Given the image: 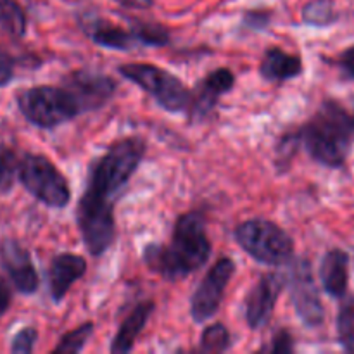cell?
<instances>
[{
  "label": "cell",
  "mask_w": 354,
  "mask_h": 354,
  "mask_svg": "<svg viewBox=\"0 0 354 354\" xmlns=\"http://www.w3.org/2000/svg\"><path fill=\"white\" fill-rule=\"evenodd\" d=\"M145 149L142 138H123L90 166L86 190L76 207V221L85 248L95 258L113 245L116 237L114 197L137 171Z\"/></svg>",
  "instance_id": "1"
},
{
  "label": "cell",
  "mask_w": 354,
  "mask_h": 354,
  "mask_svg": "<svg viewBox=\"0 0 354 354\" xmlns=\"http://www.w3.org/2000/svg\"><path fill=\"white\" fill-rule=\"evenodd\" d=\"M211 256L206 221L201 213H187L176 220L168 245L149 244L144 251L145 265L166 280H182L197 272Z\"/></svg>",
  "instance_id": "2"
},
{
  "label": "cell",
  "mask_w": 354,
  "mask_h": 354,
  "mask_svg": "<svg viewBox=\"0 0 354 354\" xmlns=\"http://www.w3.org/2000/svg\"><path fill=\"white\" fill-rule=\"evenodd\" d=\"M299 142L308 154L327 168L344 166L354 138V116L337 102L322 104L313 118L301 128Z\"/></svg>",
  "instance_id": "3"
},
{
  "label": "cell",
  "mask_w": 354,
  "mask_h": 354,
  "mask_svg": "<svg viewBox=\"0 0 354 354\" xmlns=\"http://www.w3.org/2000/svg\"><path fill=\"white\" fill-rule=\"evenodd\" d=\"M17 107L35 127L50 128L71 121L82 114L78 100L66 86H33L17 93Z\"/></svg>",
  "instance_id": "4"
},
{
  "label": "cell",
  "mask_w": 354,
  "mask_h": 354,
  "mask_svg": "<svg viewBox=\"0 0 354 354\" xmlns=\"http://www.w3.org/2000/svg\"><path fill=\"white\" fill-rule=\"evenodd\" d=\"M235 241L263 265H286L294 256V242L279 225L268 220H248L235 228Z\"/></svg>",
  "instance_id": "5"
},
{
  "label": "cell",
  "mask_w": 354,
  "mask_h": 354,
  "mask_svg": "<svg viewBox=\"0 0 354 354\" xmlns=\"http://www.w3.org/2000/svg\"><path fill=\"white\" fill-rule=\"evenodd\" d=\"M118 71L124 80L144 88L165 111L182 113V111L190 109V102H192L190 90L183 85L182 80L166 69L154 64L131 62V64L120 66Z\"/></svg>",
  "instance_id": "6"
},
{
  "label": "cell",
  "mask_w": 354,
  "mask_h": 354,
  "mask_svg": "<svg viewBox=\"0 0 354 354\" xmlns=\"http://www.w3.org/2000/svg\"><path fill=\"white\" fill-rule=\"evenodd\" d=\"M19 182L35 199L48 207H64L71 201L68 180L41 154H26L21 159Z\"/></svg>",
  "instance_id": "7"
},
{
  "label": "cell",
  "mask_w": 354,
  "mask_h": 354,
  "mask_svg": "<svg viewBox=\"0 0 354 354\" xmlns=\"http://www.w3.org/2000/svg\"><path fill=\"white\" fill-rule=\"evenodd\" d=\"M290 297L301 318L306 327H320L325 322V308L318 294L317 283H315L313 268L308 259H299L292 266L290 272Z\"/></svg>",
  "instance_id": "8"
},
{
  "label": "cell",
  "mask_w": 354,
  "mask_h": 354,
  "mask_svg": "<svg viewBox=\"0 0 354 354\" xmlns=\"http://www.w3.org/2000/svg\"><path fill=\"white\" fill-rule=\"evenodd\" d=\"M234 270L235 263L230 258H221L214 263V266L207 272V275L204 277L192 296L190 315H192L194 322L204 324L216 315L218 308L223 301L228 282L234 275Z\"/></svg>",
  "instance_id": "9"
},
{
  "label": "cell",
  "mask_w": 354,
  "mask_h": 354,
  "mask_svg": "<svg viewBox=\"0 0 354 354\" xmlns=\"http://www.w3.org/2000/svg\"><path fill=\"white\" fill-rule=\"evenodd\" d=\"M62 86H66L75 95L83 113H86V111L99 109L109 102L116 90V82L100 73L80 69L66 76Z\"/></svg>",
  "instance_id": "10"
},
{
  "label": "cell",
  "mask_w": 354,
  "mask_h": 354,
  "mask_svg": "<svg viewBox=\"0 0 354 354\" xmlns=\"http://www.w3.org/2000/svg\"><path fill=\"white\" fill-rule=\"evenodd\" d=\"M286 279L279 273H266L256 282L245 297V322L252 330L265 327L272 318Z\"/></svg>",
  "instance_id": "11"
},
{
  "label": "cell",
  "mask_w": 354,
  "mask_h": 354,
  "mask_svg": "<svg viewBox=\"0 0 354 354\" xmlns=\"http://www.w3.org/2000/svg\"><path fill=\"white\" fill-rule=\"evenodd\" d=\"M0 261L14 287L23 294H33L38 289V275L30 252L14 241H6L0 245Z\"/></svg>",
  "instance_id": "12"
},
{
  "label": "cell",
  "mask_w": 354,
  "mask_h": 354,
  "mask_svg": "<svg viewBox=\"0 0 354 354\" xmlns=\"http://www.w3.org/2000/svg\"><path fill=\"white\" fill-rule=\"evenodd\" d=\"M235 83V76L230 69L220 68L206 76L197 85L196 92L192 93L190 102V114L194 118H206L211 111L216 107L221 95L230 92Z\"/></svg>",
  "instance_id": "13"
},
{
  "label": "cell",
  "mask_w": 354,
  "mask_h": 354,
  "mask_svg": "<svg viewBox=\"0 0 354 354\" xmlns=\"http://www.w3.org/2000/svg\"><path fill=\"white\" fill-rule=\"evenodd\" d=\"M86 272V261L80 254L62 252L52 259L48 266V289L55 303H61L76 280Z\"/></svg>",
  "instance_id": "14"
},
{
  "label": "cell",
  "mask_w": 354,
  "mask_h": 354,
  "mask_svg": "<svg viewBox=\"0 0 354 354\" xmlns=\"http://www.w3.org/2000/svg\"><path fill=\"white\" fill-rule=\"evenodd\" d=\"M320 280L325 292L334 299H342L348 294L349 254L342 249H330L320 265Z\"/></svg>",
  "instance_id": "15"
},
{
  "label": "cell",
  "mask_w": 354,
  "mask_h": 354,
  "mask_svg": "<svg viewBox=\"0 0 354 354\" xmlns=\"http://www.w3.org/2000/svg\"><path fill=\"white\" fill-rule=\"evenodd\" d=\"M259 73L270 82H287L303 73V61L299 55L287 54L282 48L272 47L263 57Z\"/></svg>",
  "instance_id": "16"
},
{
  "label": "cell",
  "mask_w": 354,
  "mask_h": 354,
  "mask_svg": "<svg viewBox=\"0 0 354 354\" xmlns=\"http://www.w3.org/2000/svg\"><path fill=\"white\" fill-rule=\"evenodd\" d=\"M152 310H154V303H152V301H145V303L138 304V306L128 315L127 320L121 324L113 344H111V353L124 354L130 353L131 349H133L135 341H137V337L140 335V332L144 330L145 324H147V320L151 318Z\"/></svg>",
  "instance_id": "17"
},
{
  "label": "cell",
  "mask_w": 354,
  "mask_h": 354,
  "mask_svg": "<svg viewBox=\"0 0 354 354\" xmlns=\"http://www.w3.org/2000/svg\"><path fill=\"white\" fill-rule=\"evenodd\" d=\"M88 35L97 45L104 48H113V50H131L137 45H140L133 31L123 30V28L114 26V24L102 19L93 21Z\"/></svg>",
  "instance_id": "18"
},
{
  "label": "cell",
  "mask_w": 354,
  "mask_h": 354,
  "mask_svg": "<svg viewBox=\"0 0 354 354\" xmlns=\"http://www.w3.org/2000/svg\"><path fill=\"white\" fill-rule=\"evenodd\" d=\"M339 344L348 353H354V296L346 294L337 313Z\"/></svg>",
  "instance_id": "19"
},
{
  "label": "cell",
  "mask_w": 354,
  "mask_h": 354,
  "mask_svg": "<svg viewBox=\"0 0 354 354\" xmlns=\"http://www.w3.org/2000/svg\"><path fill=\"white\" fill-rule=\"evenodd\" d=\"M304 23L313 26H328L337 23L339 12L334 0H311L303 9Z\"/></svg>",
  "instance_id": "20"
},
{
  "label": "cell",
  "mask_w": 354,
  "mask_h": 354,
  "mask_svg": "<svg viewBox=\"0 0 354 354\" xmlns=\"http://www.w3.org/2000/svg\"><path fill=\"white\" fill-rule=\"evenodd\" d=\"M0 26L12 37L26 33V16L14 0H0Z\"/></svg>",
  "instance_id": "21"
},
{
  "label": "cell",
  "mask_w": 354,
  "mask_h": 354,
  "mask_svg": "<svg viewBox=\"0 0 354 354\" xmlns=\"http://www.w3.org/2000/svg\"><path fill=\"white\" fill-rule=\"evenodd\" d=\"M131 31L137 37L138 44L147 45V47H165L169 44V33L166 28L158 23H144L137 21L131 24Z\"/></svg>",
  "instance_id": "22"
},
{
  "label": "cell",
  "mask_w": 354,
  "mask_h": 354,
  "mask_svg": "<svg viewBox=\"0 0 354 354\" xmlns=\"http://www.w3.org/2000/svg\"><path fill=\"white\" fill-rule=\"evenodd\" d=\"M92 334H93V324L86 322V324L76 327L75 330L62 335L59 344L54 348V353H64V354L80 353L86 346L88 339L92 337Z\"/></svg>",
  "instance_id": "23"
},
{
  "label": "cell",
  "mask_w": 354,
  "mask_h": 354,
  "mask_svg": "<svg viewBox=\"0 0 354 354\" xmlns=\"http://www.w3.org/2000/svg\"><path fill=\"white\" fill-rule=\"evenodd\" d=\"M230 348V334L225 325L214 324L204 328L201 335V351L204 353H223Z\"/></svg>",
  "instance_id": "24"
},
{
  "label": "cell",
  "mask_w": 354,
  "mask_h": 354,
  "mask_svg": "<svg viewBox=\"0 0 354 354\" xmlns=\"http://www.w3.org/2000/svg\"><path fill=\"white\" fill-rule=\"evenodd\" d=\"M19 158L9 147H0V192L12 189L14 180L19 176Z\"/></svg>",
  "instance_id": "25"
},
{
  "label": "cell",
  "mask_w": 354,
  "mask_h": 354,
  "mask_svg": "<svg viewBox=\"0 0 354 354\" xmlns=\"http://www.w3.org/2000/svg\"><path fill=\"white\" fill-rule=\"evenodd\" d=\"M38 339L37 328L26 327L23 330L17 332L12 339V346H10V351L16 354H30L33 351L35 342Z\"/></svg>",
  "instance_id": "26"
},
{
  "label": "cell",
  "mask_w": 354,
  "mask_h": 354,
  "mask_svg": "<svg viewBox=\"0 0 354 354\" xmlns=\"http://www.w3.org/2000/svg\"><path fill=\"white\" fill-rule=\"evenodd\" d=\"M263 351L266 353H273V354H279V353H294V339L290 335L289 330H279L273 339L270 341V346L263 348Z\"/></svg>",
  "instance_id": "27"
},
{
  "label": "cell",
  "mask_w": 354,
  "mask_h": 354,
  "mask_svg": "<svg viewBox=\"0 0 354 354\" xmlns=\"http://www.w3.org/2000/svg\"><path fill=\"white\" fill-rule=\"evenodd\" d=\"M337 66V69L341 71V76L349 82H354V45L346 48L342 54H339V57L334 62Z\"/></svg>",
  "instance_id": "28"
},
{
  "label": "cell",
  "mask_w": 354,
  "mask_h": 354,
  "mask_svg": "<svg viewBox=\"0 0 354 354\" xmlns=\"http://www.w3.org/2000/svg\"><path fill=\"white\" fill-rule=\"evenodd\" d=\"M270 17H272V14L268 10H251V12L245 14L244 24L252 30H263L270 23Z\"/></svg>",
  "instance_id": "29"
},
{
  "label": "cell",
  "mask_w": 354,
  "mask_h": 354,
  "mask_svg": "<svg viewBox=\"0 0 354 354\" xmlns=\"http://www.w3.org/2000/svg\"><path fill=\"white\" fill-rule=\"evenodd\" d=\"M14 75V59L7 52L0 50V86L7 85Z\"/></svg>",
  "instance_id": "30"
},
{
  "label": "cell",
  "mask_w": 354,
  "mask_h": 354,
  "mask_svg": "<svg viewBox=\"0 0 354 354\" xmlns=\"http://www.w3.org/2000/svg\"><path fill=\"white\" fill-rule=\"evenodd\" d=\"M9 304H10V290L9 287L6 286V282L0 279V315L6 313Z\"/></svg>",
  "instance_id": "31"
},
{
  "label": "cell",
  "mask_w": 354,
  "mask_h": 354,
  "mask_svg": "<svg viewBox=\"0 0 354 354\" xmlns=\"http://www.w3.org/2000/svg\"><path fill=\"white\" fill-rule=\"evenodd\" d=\"M118 2L131 9H147L152 6V0H118Z\"/></svg>",
  "instance_id": "32"
}]
</instances>
